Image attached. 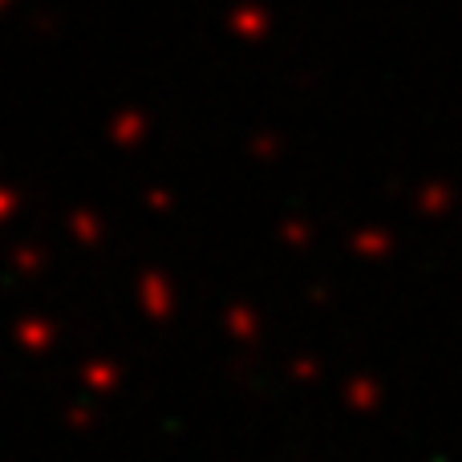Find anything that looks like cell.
Here are the masks:
<instances>
[]
</instances>
